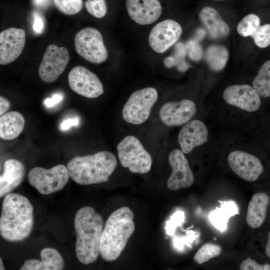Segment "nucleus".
I'll return each instance as SVG.
<instances>
[{
  "mask_svg": "<svg viewBox=\"0 0 270 270\" xmlns=\"http://www.w3.org/2000/svg\"><path fill=\"white\" fill-rule=\"evenodd\" d=\"M34 226V208L25 196L10 192L2 202L0 233L10 242L22 241L30 234Z\"/></svg>",
  "mask_w": 270,
  "mask_h": 270,
  "instance_id": "nucleus-1",
  "label": "nucleus"
},
{
  "mask_svg": "<svg viewBox=\"0 0 270 270\" xmlns=\"http://www.w3.org/2000/svg\"><path fill=\"white\" fill-rule=\"evenodd\" d=\"M76 234V254L84 264L95 262L100 254V245L104 229L102 216L92 207L80 208L74 218Z\"/></svg>",
  "mask_w": 270,
  "mask_h": 270,
  "instance_id": "nucleus-2",
  "label": "nucleus"
},
{
  "mask_svg": "<svg viewBox=\"0 0 270 270\" xmlns=\"http://www.w3.org/2000/svg\"><path fill=\"white\" fill-rule=\"evenodd\" d=\"M134 214L128 206L114 211L106 221L101 236L100 254L106 262L116 260L135 230Z\"/></svg>",
  "mask_w": 270,
  "mask_h": 270,
  "instance_id": "nucleus-3",
  "label": "nucleus"
},
{
  "mask_svg": "<svg viewBox=\"0 0 270 270\" xmlns=\"http://www.w3.org/2000/svg\"><path fill=\"white\" fill-rule=\"evenodd\" d=\"M117 166L114 155L108 151L93 154L76 156L68 162L70 177L80 185L106 182Z\"/></svg>",
  "mask_w": 270,
  "mask_h": 270,
  "instance_id": "nucleus-4",
  "label": "nucleus"
},
{
  "mask_svg": "<svg viewBox=\"0 0 270 270\" xmlns=\"http://www.w3.org/2000/svg\"><path fill=\"white\" fill-rule=\"evenodd\" d=\"M121 164L132 173L144 174L152 167V159L140 140L133 136L124 137L117 146Z\"/></svg>",
  "mask_w": 270,
  "mask_h": 270,
  "instance_id": "nucleus-5",
  "label": "nucleus"
},
{
  "mask_svg": "<svg viewBox=\"0 0 270 270\" xmlns=\"http://www.w3.org/2000/svg\"><path fill=\"white\" fill-rule=\"evenodd\" d=\"M158 98V92L152 87H146L134 92L122 108L124 120L132 124L144 123L148 118Z\"/></svg>",
  "mask_w": 270,
  "mask_h": 270,
  "instance_id": "nucleus-6",
  "label": "nucleus"
},
{
  "mask_svg": "<svg viewBox=\"0 0 270 270\" xmlns=\"http://www.w3.org/2000/svg\"><path fill=\"white\" fill-rule=\"evenodd\" d=\"M68 169L64 164H58L50 169L37 166L28 172L30 184L44 195L51 194L62 189L68 181Z\"/></svg>",
  "mask_w": 270,
  "mask_h": 270,
  "instance_id": "nucleus-7",
  "label": "nucleus"
},
{
  "mask_svg": "<svg viewBox=\"0 0 270 270\" xmlns=\"http://www.w3.org/2000/svg\"><path fill=\"white\" fill-rule=\"evenodd\" d=\"M74 44L78 54L91 63L100 64L108 58L102 36L96 28L86 27L79 31L74 37Z\"/></svg>",
  "mask_w": 270,
  "mask_h": 270,
  "instance_id": "nucleus-8",
  "label": "nucleus"
},
{
  "mask_svg": "<svg viewBox=\"0 0 270 270\" xmlns=\"http://www.w3.org/2000/svg\"><path fill=\"white\" fill-rule=\"evenodd\" d=\"M68 50L56 44L49 45L46 48L38 68V74L45 82L52 83L62 74L69 62Z\"/></svg>",
  "mask_w": 270,
  "mask_h": 270,
  "instance_id": "nucleus-9",
  "label": "nucleus"
},
{
  "mask_svg": "<svg viewBox=\"0 0 270 270\" xmlns=\"http://www.w3.org/2000/svg\"><path fill=\"white\" fill-rule=\"evenodd\" d=\"M68 82L74 92L87 98H96L104 92L102 84L97 76L83 66H76L70 70Z\"/></svg>",
  "mask_w": 270,
  "mask_h": 270,
  "instance_id": "nucleus-10",
  "label": "nucleus"
},
{
  "mask_svg": "<svg viewBox=\"0 0 270 270\" xmlns=\"http://www.w3.org/2000/svg\"><path fill=\"white\" fill-rule=\"evenodd\" d=\"M227 160L234 173L246 181L256 180L264 171L260 159L247 152L232 150L228 154Z\"/></svg>",
  "mask_w": 270,
  "mask_h": 270,
  "instance_id": "nucleus-11",
  "label": "nucleus"
},
{
  "mask_svg": "<svg viewBox=\"0 0 270 270\" xmlns=\"http://www.w3.org/2000/svg\"><path fill=\"white\" fill-rule=\"evenodd\" d=\"M222 97L228 104L248 112L257 111L261 104L260 96L253 86L246 84L228 86Z\"/></svg>",
  "mask_w": 270,
  "mask_h": 270,
  "instance_id": "nucleus-12",
  "label": "nucleus"
},
{
  "mask_svg": "<svg viewBox=\"0 0 270 270\" xmlns=\"http://www.w3.org/2000/svg\"><path fill=\"white\" fill-rule=\"evenodd\" d=\"M168 160L172 169L166 183L168 188L172 190H177L191 186L194 181V174L182 150H172L168 155Z\"/></svg>",
  "mask_w": 270,
  "mask_h": 270,
  "instance_id": "nucleus-13",
  "label": "nucleus"
},
{
  "mask_svg": "<svg viewBox=\"0 0 270 270\" xmlns=\"http://www.w3.org/2000/svg\"><path fill=\"white\" fill-rule=\"evenodd\" d=\"M182 34V28L176 21L167 19L157 24L151 30L148 43L158 53H163L176 43Z\"/></svg>",
  "mask_w": 270,
  "mask_h": 270,
  "instance_id": "nucleus-14",
  "label": "nucleus"
},
{
  "mask_svg": "<svg viewBox=\"0 0 270 270\" xmlns=\"http://www.w3.org/2000/svg\"><path fill=\"white\" fill-rule=\"evenodd\" d=\"M197 106L190 100L169 102L160 108L159 114L161 121L168 126H183L196 115Z\"/></svg>",
  "mask_w": 270,
  "mask_h": 270,
  "instance_id": "nucleus-15",
  "label": "nucleus"
},
{
  "mask_svg": "<svg viewBox=\"0 0 270 270\" xmlns=\"http://www.w3.org/2000/svg\"><path fill=\"white\" fill-rule=\"evenodd\" d=\"M26 43V32L21 28H10L0 34V64L14 61L22 54Z\"/></svg>",
  "mask_w": 270,
  "mask_h": 270,
  "instance_id": "nucleus-16",
  "label": "nucleus"
},
{
  "mask_svg": "<svg viewBox=\"0 0 270 270\" xmlns=\"http://www.w3.org/2000/svg\"><path fill=\"white\" fill-rule=\"evenodd\" d=\"M208 132L204 123L199 120H192L183 125L178 134V142L182 151L188 154L197 146L208 140Z\"/></svg>",
  "mask_w": 270,
  "mask_h": 270,
  "instance_id": "nucleus-17",
  "label": "nucleus"
},
{
  "mask_svg": "<svg viewBox=\"0 0 270 270\" xmlns=\"http://www.w3.org/2000/svg\"><path fill=\"white\" fill-rule=\"evenodd\" d=\"M126 8L130 18L140 25L154 23L162 12L158 0H126Z\"/></svg>",
  "mask_w": 270,
  "mask_h": 270,
  "instance_id": "nucleus-18",
  "label": "nucleus"
},
{
  "mask_svg": "<svg viewBox=\"0 0 270 270\" xmlns=\"http://www.w3.org/2000/svg\"><path fill=\"white\" fill-rule=\"evenodd\" d=\"M26 170L24 164L16 159L6 160L0 176V197L10 193L22 182Z\"/></svg>",
  "mask_w": 270,
  "mask_h": 270,
  "instance_id": "nucleus-19",
  "label": "nucleus"
},
{
  "mask_svg": "<svg viewBox=\"0 0 270 270\" xmlns=\"http://www.w3.org/2000/svg\"><path fill=\"white\" fill-rule=\"evenodd\" d=\"M199 18L212 38H222L228 35V26L214 8H204L199 13Z\"/></svg>",
  "mask_w": 270,
  "mask_h": 270,
  "instance_id": "nucleus-20",
  "label": "nucleus"
},
{
  "mask_svg": "<svg viewBox=\"0 0 270 270\" xmlns=\"http://www.w3.org/2000/svg\"><path fill=\"white\" fill-rule=\"evenodd\" d=\"M41 260L30 259L25 261L20 270H62L64 260L56 250L46 248L40 252Z\"/></svg>",
  "mask_w": 270,
  "mask_h": 270,
  "instance_id": "nucleus-21",
  "label": "nucleus"
},
{
  "mask_svg": "<svg viewBox=\"0 0 270 270\" xmlns=\"http://www.w3.org/2000/svg\"><path fill=\"white\" fill-rule=\"evenodd\" d=\"M270 201L268 195L264 192H258L252 196L248 204L246 218L250 227L256 228L262 224Z\"/></svg>",
  "mask_w": 270,
  "mask_h": 270,
  "instance_id": "nucleus-22",
  "label": "nucleus"
},
{
  "mask_svg": "<svg viewBox=\"0 0 270 270\" xmlns=\"http://www.w3.org/2000/svg\"><path fill=\"white\" fill-rule=\"evenodd\" d=\"M24 125V118L19 112L12 111L2 114L0 117V138L4 140L16 138L23 131Z\"/></svg>",
  "mask_w": 270,
  "mask_h": 270,
  "instance_id": "nucleus-23",
  "label": "nucleus"
},
{
  "mask_svg": "<svg viewBox=\"0 0 270 270\" xmlns=\"http://www.w3.org/2000/svg\"><path fill=\"white\" fill-rule=\"evenodd\" d=\"M205 58L210 68L215 72L224 69L228 59V52L224 46L213 44L206 50Z\"/></svg>",
  "mask_w": 270,
  "mask_h": 270,
  "instance_id": "nucleus-24",
  "label": "nucleus"
},
{
  "mask_svg": "<svg viewBox=\"0 0 270 270\" xmlns=\"http://www.w3.org/2000/svg\"><path fill=\"white\" fill-rule=\"evenodd\" d=\"M252 86L260 96H270V60L260 67L253 80Z\"/></svg>",
  "mask_w": 270,
  "mask_h": 270,
  "instance_id": "nucleus-25",
  "label": "nucleus"
},
{
  "mask_svg": "<svg viewBox=\"0 0 270 270\" xmlns=\"http://www.w3.org/2000/svg\"><path fill=\"white\" fill-rule=\"evenodd\" d=\"M222 252V248L218 244L208 242L203 244L196 253L194 259L196 262L202 264L212 258L217 257Z\"/></svg>",
  "mask_w": 270,
  "mask_h": 270,
  "instance_id": "nucleus-26",
  "label": "nucleus"
},
{
  "mask_svg": "<svg viewBox=\"0 0 270 270\" xmlns=\"http://www.w3.org/2000/svg\"><path fill=\"white\" fill-rule=\"evenodd\" d=\"M186 52V48L184 44L182 42L177 44L175 48L174 54L164 58V65L168 68L177 66V68L180 70L184 71L186 70L188 67L187 64L184 60Z\"/></svg>",
  "mask_w": 270,
  "mask_h": 270,
  "instance_id": "nucleus-27",
  "label": "nucleus"
},
{
  "mask_svg": "<svg viewBox=\"0 0 270 270\" xmlns=\"http://www.w3.org/2000/svg\"><path fill=\"white\" fill-rule=\"evenodd\" d=\"M260 18L256 14H250L246 16L238 24L237 31L242 36H251L260 26Z\"/></svg>",
  "mask_w": 270,
  "mask_h": 270,
  "instance_id": "nucleus-28",
  "label": "nucleus"
},
{
  "mask_svg": "<svg viewBox=\"0 0 270 270\" xmlns=\"http://www.w3.org/2000/svg\"><path fill=\"white\" fill-rule=\"evenodd\" d=\"M55 6L62 13L74 15L80 12L82 8V0H53Z\"/></svg>",
  "mask_w": 270,
  "mask_h": 270,
  "instance_id": "nucleus-29",
  "label": "nucleus"
},
{
  "mask_svg": "<svg viewBox=\"0 0 270 270\" xmlns=\"http://www.w3.org/2000/svg\"><path fill=\"white\" fill-rule=\"evenodd\" d=\"M230 218L228 214L221 206L212 211L208 216L212 224L221 232L226 230Z\"/></svg>",
  "mask_w": 270,
  "mask_h": 270,
  "instance_id": "nucleus-30",
  "label": "nucleus"
},
{
  "mask_svg": "<svg viewBox=\"0 0 270 270\" xmlns=\"http://www.w3.org/2000/svg\"><path fill=\"white\" fill-rule=\"evenodd\" d=\"M251 36L258 47H268L270 44V24L260 26Z\"/></svg>",
  "mask_w": 270,
  "mask_h": 270,
  "instance_id": "nucleus-31",
  "label": "nucleus"
},
{
  "mask_svg": "<svg viewBox=\"0 0 270 270\" xmlns=\"http://www.w3.org/2000/svg\"><path fill=\"white\" fill-rule=\"evenodd\" d=\"M84 5L88 12L96 18H102L106 14L105 0H87Z\"/></svg>",
  "mask_w": 270,
  "mask_h": 270,
  "instance_id": "nucleus-32",
  "label": "nucleus"
},
{
  "mask_svg": "<svg viewBox=\"0 0 270 270\" xmlns=\"http://www.w3.org/2000/svg\"><path fill=\"white\" fill-rule=\"evenodd\" d=\"M184 214L183 212L178 211L174 213L166 222V234L172 236L176 228L184 222Z\"/></svg>",
  "mask_w": 270,
  "mask_h": 270,
  "instance_id": "nucleus-33",
  "label": "nucleus"
},
{
  "mask_svg": "<svg viewBox=\"0 0 270 270\" xmlns=\"http://www.w3.org/2000/svg\"><path fill=\"white\" fill-rule=\"evenodd\" d=\"M186 52L190 58L194 60H200L202 54V48L198 42L191 40L188 42L186 46Z\"/></svg>",
  "mask_w": 270,
  "mask_h": 270,
  "instance_id": "nucleus-34",
  "label": "nucleus"
},
{
  "mask_svg": "<svg viewBox=\"0 0 270 270\" xmlns=\"http://www.w3.org/2000/svg\"><path fill=\"white\" fill-rule=\"evenodd\" d=\"M240 268L241 270H270V264H260L248 258L242 262Z\"/></svg>",
  "mask_w": 270,
  "mask_h": 270,
  "instance_id": "nucleus-35",
  "label": "nucleus"
},
{
  "mask_svg": "<svg viewBox=\"0 0 270 270\" xmlns=\"http://www.w3.org/2000/svg\"><path fill=\"white\" fill-rule=\"evenodd\" d=\"M219 202L221 204L220 206L228 214L230 217L239 214L238 207L234 202L230 200Z\"/></svg>",
  "mask_w": 270,
  "mask_h": 270,
  "instance_id": "nucleus-36",
  "label": "nucleus"
},
{
  "mask_svg": "<svg viewBox=\"0 0 270 270\" xmlns=\"http://www.w3.org/2000/svg\"><path fill=\"white\" fill-rule=\"evenodd\" d=\"M64 98V96L61 94H55L51 98H46L44 101V104L47 108H52L60 102Z\"/></svg>",
  "mask_w": 270,
  "mask_h": 270,
  "instance_id": "nucleus-37",
  "label": "nucleus"
},
{
  "mask_svg": "<svg viewBox=\"0 0 270 270\" xmlns=\"http://www.w3.org/2000/svg\"><path fill=\"white\" fill-rule=\"evenodd\" d=\"M32 28L34 32L38 34H41L44 30V22L41 16L38 14H34Z\"/></svg>",
  "mask_w": 270,
  "mask_h": 270,
  "instance_id": "nucleus-38",
  "label": "nucleus"
},
{
  "mask_svg": "<svg viewBox=\"0 0 270 270\" xmlns=\"http://www.w3.org/2000/svg\"><path fill=\"white\" fill-rule=\"evenodd\" d=\"M80 122L78 118H72L64 120L60 124V128L62 130H66L72 126H77Z\"/></svg>",
  "mask_w": 270,
  "mask_h": 270,
  "instance_id": "nucleus-39",
  "label": "nucleus"
},
{
  "mask_svg": "<svg viewBox=\"0 0 270 270\" xmlns=\"http://www.w3.org/2000/svg\"><path fill=\"white\" fill-rule=\"evenodd\" d=\"M192 231L188 236L182 238H176L175 240V246L178 248H182L183 247V244H186L188 242H192L194 238H192V237L196 236L194 234L191 235Z\"/></svg>",
  "mask_w": 270,
  "mask_h": 270,
  "instance_id": "nucleus-40",
  "label": "nucleus"
},
{
  "mask_svg": "<svg viewBox=\"0 0 270 270\" xmlns=\"http://www.w3.org/2000/svg\"><path fill=\"white\" fill-rule=\"evenodd\" d=\"M10 108L9 101L3 96H0V115L4 114Z\"/></svg>",
  "mask_w": 270,
  "mask_h": 270,
  "instance_id": "nucleus-41",
  "label": "nucleus"
},
{
  "mask_svg": "<svg viewBox=\"0 0 270 270\" xmlns=\"http://www.w3.org/2000/svg\"><path fill=\"white\" fill-rule=\"evenodd\" d=\"M34 6L40 8H46L49 6L50 0H32Z\"/></svg>",
  "mask_w": 270,
  "mask_h": 270,
  "instance_id": "nucleus-42",
  "label": "nucleus"
},
{
  "mask_svg": "<svg viewBox=\"0 0 270 270\" xmlns=\"http://www.w3.org/2000/svg\"><path fill=\"white\" fill-rule=\"evenodd\" d=\"M266 254L268 257L270 258V232L268 234V239L266 247Z\"/></svg>",
  "mask_w": 270,
  "mask_h": 270,
  "instance_id": "nucleus-43",
  "label": "nucleus"
},
{
  "mask_svg": "<svg viewBox=\"0 0 270 270\" xmlns=\"http://www.w3.org/2000/svg\"><path fill=\"white\" fill-rule=\"evenodd\" d=\"M0 270H5L4 266V264H3L2 260L1 258H0Z\"/></svg>",
  "mask_w": 270,
  "mask_h": 270,
  "instance_id": "nucleus-44",
  "label": "nucleus"
},
{
  "mask_svg": "<svg viewBox=\"0 0 270 270\" xmlns=\"http://www.w3.org/2000/svg\"></svg>",
  "mask_w": 270,
  "mask_h": 270,
  "instance_id": "nucleus-45",
  "label": "nucleus"
}]
</instances>
